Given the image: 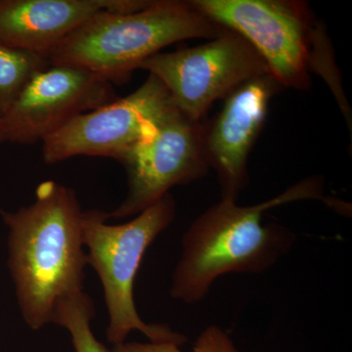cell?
<instances>
[{
  "label": "cell",
  "instance_id": "cell-1",
  "mask_svg": "<svg viewBox=\"0 0 352 352\" xmlns=\"http://www.w3.org/2000/svg\"><path fill=\"white\" fill-rule=\"evenodd\" d=\"M82 214L75 191L53 180L38 185L32 205L1 212L18 302L34 330L51 323L61 298L83 291Z\"/></svg>",
  "mask_w": 352,
  "mask_h": 352
},
{
  "label": "cell",
  "instance_id": "cell-2",
  "mask_svg": "<svg viewBox=\"0 0 352 352\" xmlns=\"http://www.w3.org/2000/svg\"><path fill=\"white\" fill-rule=\"evenodd\" d=\"M323 184L310 177L284 193L254 206L221 199L201 214L183 236L170 295L186 303L201 302L215 280L229 273H261L285 256L295 234L276 223H263L264 212L291 201L322 198Z\"/></svg>",
  "mask_w": 352,
  "mask_h": 352
},
{
  "label": "cell",
  "instance_id": "cell-3",
  "mask_svg": "<svg viewBox=\"0 0 352 352\" xmlns=\"http://www.w3.org/2000/svg\"><path fill=\"white\" fill-rule=\"evenodd\" d=\"M222 27L191 1L153 0L136 12L102 11L46 55L51 65L85 69L111 85L129 82L132 72L170 44L215 38Z\"/></svg>",
  "mask_w": 352,
  "mask_h": 352
},
{
  "label": "cell",
  "instance_id": "cell-4",
  "mask_svg": "<svg viewBox=\"0 0 352 352\" xmlns=\"http://www.w3.org/2000/svg\"><path fill=\"white\" fill-rule=\"evenodd\" d=\"M191 3L214 24L241 34L284 88L307 90L312 73L322 76L346 120L351 119L332 44L307 3L296 0H192Z\"/></svg>",
  "mask_w": 352,
  "mask_h": 352
},
{
  "label": "cell",
  "instance_id": "cell-5",
  "mask_svg": "<svg viewBox=\"0 0 352 352\" xmlns=\"http://www.w3.org/2000/svg\"><path fill=\"white\" fill-rule=\"evenodd\" d=\"M176 203L170 193L131 221L119 226L107 223V212H83L82 239L87 247V264L97 273L107 305V338L113 346L122 344L131 331L144 333L152 342L184 344L186 338L168 325L147 324L139 316L133 287L139 266L150 245L170 226Z\"/></svg>",
  "mask_w": 352,
  "mask_h": 352
},
{
  "label": "cell",
  "instance_id": "cell-6",
  "mask_svg": "<svg viewBox=\"0 0 352 352\" xmlns=\"http://www.w3.org/2000/svg\"><path fill=\"white\" fill-rule=\"evenodd\" d=\"M139 69L159 78L175 107L195 122H203L215 101L224 100L243 83L270 73L251 44L238 32L223 27L207 43L157 53Z\"/></svg>",
  "mask_w": 352,
  "mask_h": 352
},
{
  "label": "cell",
  "instance_id": "cell-7",
  "mask_svg": "<svg viewBox=\"0 0 352 352\" xmlns=\"http://www.w3.org/2000/svg\"><path fill=\"white\" fill-rule=\"evenodd\" d=\"M173 108L170 92L149 74L135 91L74 118L44 139V162L56 164L76 156L113 157L119 162Z\"/></svg>",
  "mask_w": 352,
  "mask_h": 352
},
{
  "label": "cell",
  "instance_id": "cell-8",
  "mask_svg": "<svg viewBox=\"0 0 352 352\" xmlns=\"http://www.w3.org/2000/svg\"><path fill=\"white\" fill-rule=\"evenodd\" d=\"M126 168L129 191L109 219L138 215L176 185L204 177L208 170L204 149L203 122L177 108L164 113L152 133L120 160Z\"/></svg>",
  "mask_w": 352,
  "mask_h": 352
},
{
  "label": "cell",
  "instance_id": "cell-9",
  "mask_svg": "<svg viewBox=\"0 0 352 352\" xmlns=\"http://www.w3.org/2000/svg\"><path fill=\"white\" fill-rule=\"evenodd\" d=\"M117 99L113 85L85 69L48 65L25 83L1 119L4 141L34 144L69 120Z\"/></svg>",
  "mask_w": 352,
  "mask_h": 352
},
{
  "label": "cell",
  "instance_id": "cell-10",
  "mask_svg": "<svg viewBox=\"0 0 352 352\" xmlns=\"http://www.w3.org/2000/svg\"><path fill=\"white\" fill-rule=\"evenodd\" d=\"M283 88L271 73L256 76L229 94L210 122H203L204 149L208 166L217 171L221 199L236 201L247 185L250 154L270 101Z\"/></svg>",
  "mask_w": 352,
  "mask_h": 352
},
{
  "label": "cell",
  "instance_id": "cell-11",
  "mask_svg": "<svg viewBox=\"0 0 352 352\" xmlns=\"http://www.w3.org/2000/svg\"><path fill=\"white\" fill-rule=\"evenodd\" d=\"M153 0H0V43L46 55L96 13H131Z\"/></svg>",
  "mask_w": 352,
  "mask_h": 352
},
{
  "label": "cell",
  "instance_id": "cell-12",
  "mask_svg": "<svg viewBox=\"0 0 352 352\" xmlns=\"http://www.w3.org/2000/svg\"><path fill=\"white\" fill-rule=\"evenodd\" d=\"M94 303L85 292L61 298L55 305L51 323L68 330L76 352H109L92 333Z\"/></svg>",
  "mask_w": 352,
  "mask_h": 352
},
{
  "label": "cell",
  "instance_id": "cell-13",
  "mask_svg": "<svg viewBox=\"0 0 352 352\" xmlns=\"http://www.w3.org/2000/svg\"><path fill=\"white\" fill-rule=\"evenodd\" d=\"M48 65L43 55L13 50L0 43V120L30 78Z\"/></svg>",
  "mask_w": 352,
  "mask_h": 352
},
{
  "label": "cell",
  "instance_id": "cell-14",
  "mask_svg": "<svg viewBox=\"0 0 352 352\" xmlns=\"http://www.w3.org/2000/svg\"><path fill=\"white\" fill-rule=\"evenodd\" d=\"M192 352H239L232 340L217 326H208L197 340Z\"/></svg>",
  "mask_w": 352,
  "mask_h": 352
},
{
  "label": "cell",
  "instance_id": "cell-15",
  "mask_svg": "<svg viewBox=\"0 0 352 352\" xmlns=\"http://www.w3.org/2000/svg\"><path fill=\"white\" fill-rule=\"evenodd\" d=\"M173 342H122L113 346L112 352H182Z\"/></svg>",
  "mask_w": 352,
  "mask_h": 352
},
{
  "label": "cell",
  "instance_id": "cell-16",
  "mask_svg": "<svg viewBox=\"0 0 352 352\" xmlns=\"http://www.w3.org/2000/svg\"><path fill=\"white\" fill-rule=\"evenodd\" d=\"M0 142H4L3 133H2L1 120H0Z\"/></svg>",
  "mask_w": 352,
  "mask_h": 352
}]
</instances>
